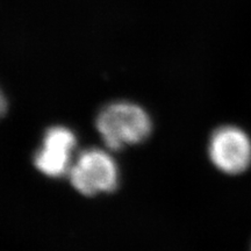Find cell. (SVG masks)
I'll return each mask as SVG.
<instances>
[{
  "label": "cell",
  "mask_w": 251,
  "mask_h": 251,
  "mask_svg": "<svg viewBox=\"0 0 251 251\" xmlns=\"http://www.w3.org/2000/svg\"><path fill=\"white\" fill-rule=\"evenodd\" d=\"M68 176L72 186L84 196L112 192L119 183L117 163L107 151L98 148L78 153Z\"/></svg>",
  "instance_id": "7a4b0ae2"
},
{
  "label": "cell",
  "mask_w": 251,
  "mask_h": 251,
  "mask_svg": "<svg viewBox=\"0 0 251 251\" xmlns=\"http://www.w3.org/2000/svg\"><path fill=\"white\" fill-rule=\"evenodd\" d=\"M76 146V135L69 128L62 126L49 128L34 156V165L48 177L59 178L68 176L75 161Z\"/></svg>",
  "instance_id": "277c9868"
},
{
  "label": "cell",
  "mask_w": 251,
  "mask_h": 251,
  "mask_svg": "<svg viewBox=\"0 0 251 251\" xmlns=\"http://www.w3.org/2000/svg\"><path fill=\"white\" fill-rule=\"evenodd\" d=\"M208 155L220 171L240 175L251 165V139L241 128L222 126L213 131Z\"/></svg>",
  "instance_id": "3957f363"
},
{
  "label": "cell",
  "mask_w": 251,
  "mask_h": 251,
  "mask_svg": "<svg viewBox=\"0 0 251 251\" xmlns=\"http://www.w3.org/2000/svg\"><path fill=\"white\" fill-rule=\"evenodd\" d=\"M6 112H7V100H6L2 91L0 90V119L4 117Z\"/></svg>",
  "instance_id": "5b68a950"
},
{
  "label": "cell",
  "mask_w": 251,
  "mask_h": 251,
  "mask_svg": "<svg viewBox=\"0 0 251 251\" xmlns=\"http://www.w3.org/2000/svg\"><path fill=\"white\" fill-rule=\"evenodd\" d=\"M96 127L109 150L139 144L151 133V120L142 107L127 101L105 106L97 117Z\"/></svg>",
  "instance_id": "6da1fadb"
}]
</instances>
